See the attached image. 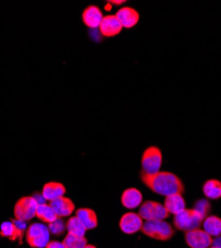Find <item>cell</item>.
<instances>
[{"label":"cell","instance_id":"obj_1","mask_svg":"<svg viewBox=\"0 0 221 248\" xmlns=\"http://www.w3.org/2000/svg\"><path fill=\"white\" fill-rule=\"evenodd\" d=\"M140 180L153 193L160 196H170L173 194H184L185 186L183 181L170 172H158L149 175L140 173Z\"/></svg>","mask_w":221,"mask_h":248},{"label":"cell","instance_id":"obj_2","mask_svg":"<svg viewBox=\"0 0 221 248\" xmlns=\"http://www.w3.org/2000/svg\"><path fill=\"white\" fill-rule=\"evenodd\" d=\"M140 232L158 241H168L175 234L173 227L169 222L160 219L146 220Z\"/></svg>","mask_w":221,"mask_h":248},{"label":"cell","instance_id":"obj_3","mask_svg":"<svg viewBox=\"0 0 221 248\" xmlns=\"http://www.w3.org/2000/svg\"><path fill=\"white\" fill-rule=\"evenodd\" d=\"M204 217L193 209H186L173 217L175 229L185 232L198 230L203 225Z\"/></svg>","mask_w":221,"mask_h":248},{"label":"cell","instance_id":"obj_4","mask_svg":"<svg viewBox=\"0 0 221 248\" xmlns=\"http://www.w3.org/2000/svg\"><path fill=\"white\" fill-rule=\"evenodd\" d=\"M25 236L28 245L32 248H45L50 241V231L47 225L35 222L27 227Z\"/></svg>","mask_w":221,"mask_h":248},{"label":"cell","instance_id":"obj_5","mask_svg":"<svg viewBox=\"0 0 221 248\" xmlns=\"http://www.w3.org/2000/svg\"><path fill=\"white\" fill-rule=\"evenodd\" d=\"M163 163V154L159 148L150 146L147 148L142 157V168L144 173L153 175L159 172Z\"/></svg>","mask_w":221,"mask_h":248},{"label":"cell","instance_id":"obj_6","mask_svg":"<svg viewBox=\"0 0 221 248\" xmlns=\"http://www.w3.org/2000/svg\"><path fill=\"white\" fill-rule=\"evenodd\" d=\"M27 230L26 221L19 220L16 218L4 221L0 226V236L9 239L10 241L19 240L21 244L24 233Z\"/></svg>","mask_w":221,"mask_h":248},{"label":"cell","instance_id":"obj_7","mask_svg":"<svg viewBox=\"0 0 221 248\" xmlns=\"http://www.w3.org/2000/svg\"><path fill=\"white\" fill-rule=\"evenodd\" d=\"M39 203L33 197H23L19 199L14 205V217L16 219L28 221L36 217Z\"/></svg>","mask_w":221,"mask_h":248},{"label":"cell","instance_id":"obj_8","mask_svg":"<svg viewBox=\"0 0 221 248\" xmlns=\"http://www.w3.org/2000/svg\"><path fill=\"white\" fill-rule=\"evenodd\" d=\"M170 213L166 209V206L154 201H147L140 204L138 210V216L145 220L160 219L165 220L170 217Z\"/></svg>","mask_w":221,"mask_h":248},{"label":"cell","instance_id":"obj_9","mask_svg":"<svg viewBox=\"0 0 221 248\" xmlns=\"http://www.w3.org/2000/svg\"><path fill=\"white\" fill-rule=\"evenodd\" d=\"M186 242L190 248H209L213 238L203 230H194L186 232Z\"/></svg>","mask_w":221,"mask_h":248},{"label":"cell","instance_id":"obj_10","mask_svg":"<svg viewBox=\"0 0 221 248\" xmlns=\"http://www.w3.org/2000/svg\"><path fill=\"white\" fill-rule=\"evenodd\" d=\"M144 222L136 213H127L119 219V229L126 234H134L142 230Z\"/></svg>","mask_w":221,"mask_h":248},{"label":"cell","instance_id":"obj_11","mask_svg":"<svg viewBox=\"0 0 221 248\" xmlns=\"http://www.w3.org/2000/svg\"><path fill=\"white\" fill-rule=\"evenodd\" d=\"M123 26L120 25L119 21L116 15H107L103 18L101 25L99 27L100 32L105 37H115L122 31Z\"/></svg>","mask_w":221,"mask_h":248},{"label":"cell","instance_id":"obj_12","mask_svg":"<svg viewBox=\"0 0 221 248\" xmlns=\"http://www.w3.org/2000/svg\"><path fill=\"white\" fill-rule=\"evenodd\" d=\"M116 17L123 28L127 29L135 27L139 20V14L132 7H123L119 9V11L116 13Z\"/></svg>","mask_w":221,"mask_h":248},{"label":"cell","instance_id":"obj_13","mask_svg":"<svg viewBox=\"0 0 221 248\" xmlns=\"http://www.w3.org/2000/svg\"><path fill=\"white\" fill-rule=\"evenodd\" d=\"M52 209L54 210L55 214L57 215L58 217H70L73 212L75 211V204L74 202L65 197L58 198L49 203Z\"/></svg>","mask_w":221,"mask_h":248},{"label":"cell","instance_id":"obj_14","mask_svg":"<svg viewBox=\"0 0 221 248\" xmlns=\"http://www.w3.org/2000/svg\"><path fill=\"white\" fill-rule=\"evenodd\" d=\"M82 18H83L84 24L87 27L96 29V28H99L100 25H101L104 16L101 9H100L98 6L91 5L84 10Z\"/></svg>","mask_w":221,"mask_h":248},{"label":"cell","instance_id":"obj_15","mask_svg":"<svg viewBox=\"0 0 221 248\" xmlns=\"http://www.w3.org/2000/svg\"><path fill=\"white\" fill-rule=\"evenodd\" d=\"M120 201L126 209L133 210L143 203V195L137 189L130 188L123 193Z\"/></svg>","mask_w":221,"mask_h":248},{"label":"cell","instance_id":"obj_16","mask_svg":"<svg viewBox=\"0 0 221 248\" xmlns=\"http://www.w3.org/2000/svg\"><path fill=\"white\" fill-rule=\"evenodd\" d=\"M66 194V188L65 186L61 183L57 182H50L44 185L42 195L44 199L48 202H52L58 198L64 197Z\"/></svg>","mask_w":221,"mask_h":248},{"label":"cell","instance_id":"obj_17","mask_svg":"<svg viewBox=\"0 0 221 248\" xmlns=\"http://www.w3.org/2000/svg\"><path fill=\"white\" fill-rule=\"evenodd\" d=\"M164 205L170 214L175 216L186 210V200L182 194H173L166 197Z\"/></svg>","mask_w":221,"mask_h":248},{"label":"cell","instance_id":"obj_18","mask_svg":"<svg viewBox=\"0 0 221 248\" xmlns=\"http://www.w3.org/2000/svg\"><path fill=\"white\" fill-rule=\"evenodd\" d=\"M76 217L83 223V225L85 226V229L87 231L94 230L98 226L97 214L91 209L82 208V209L77 210Z\"/></svg>","mask_w":221,"mask_h":248},{"label":"cell","instance_id":"obj_19","mask_svg":"<svg viewBox=\"0 0 221 248\" xmlns=\"http://www.w3.org/2000/svg\"><path fill=\"white\" fill-rule=\"evenodd\" d=\"M204 231L210 236L217 237L221 235V218L217 216H208L203 222Z\"/></svg>","mask_w":221,"mask_h":248},{"label":"cell","instance_id":"obj_20","mask_svg":"<svg viewBox=\"0 0 221 248\" xmlns=\"http://www.w3.org/2000/svg\"><path fill=\"white\" fill-rule=\"evenodd\" d=\"M203 192L207 199L219 200L221 198V182L216 179L207 180L204 184Z\"/></svg>","mask_w":221,"mask_h":248},{"label":"cell","instance_id":"obj_21","mask_svg":"<svg viewBox=\"0 0 221 248\" xmlns=\"http://www.w3.org/2000/svg\"><path fill=\"white\" fill-rule=\"evenodd\" d=\"M36 217L46 223H51L58 218L57 215L52 209V206L47 203H42L38 205V209L36 212Z\"/></svg>","mask_w":221,"mask_h":248},{"label":"cell","instance_id":"obj_22","mask_svg":"<svg viewBox=\"0 0 221 248\" xmlns=\"http://www.w3.org/2000/svg\"><path fill=\"white\" fill-rule=\"evenodd\" d=\"M66 230L69 233L78 235V236H85L86 229L83 223L80 221L77 217H71L66 222Z\"/></svg>","mask_w":221,"mask_h":248},{"label":"cell","instance_id":"obj_23","mask_svg":"<svg viewBox=\"0 0 221 248\" xmlns=\"http://www.w3.org/2000/svg\"><path fill=\"white\" fill-rule=\"evenodd\" d=\"M88 239L85 236H78L68 233L63 240L65 248H84L87 245Z\"/></svg>","mask_w":221,"mask_h":248},{"label":"cell","instance_id":"obj_24","mask_svg":"<svg viewBox=\"0 0 221 248\" xmlns=\"http://www.w3.org/2000/svg\"><path fill=\"white\" fill-rule=\"evenodd\" d=\"M193 210L198 212L204 218L208 217L210 211H211V204L208 200L206 199H200L195 202Z\"/></svg>","mask_w":221,"mask_h":248},{"label":"cell","instance_id":"obj_25","mask_svg":"<svg viewBox=\"0 0 221 248\" xmlns=\"http://www.w3.org/2000/svg\"><path fill=\"white\" fill-rule=\"evenodd\" d=\"M48 229L50 231V233L59 236L64 233L66 230V223L64 222V219L62 217H58L55 221L48 223Z\"/></svg>","mask_w":221,"mask_h":248},{"label":"cell","instance_id":"obj_26","mask_svg":"<svg viewBox=\"0 0 221 248\" xmlns=\"http://www.w3.org/2000/svg\"><path fill=\"white\" fill-rule=\"evenodd\" d=\"M45 248H65L63 242H60L57 240H50Z\"/></svg>","mask_w":221,"mask_h":248},{"label":"cell","instance_id":"obj_27","mask_svg":"<svg viewBox=\"0 0 221 248\" xmlns=\"http://www.w3.org/2000/svg\"><path fill=\"white\" fill-rule=\"evenodd\" d=\"M33 198L37 201V202L39 203V204H42V203H45V199H44V197H43V195L42 194H40V195H35V196H33Z\"/></svg>","mask_w":221,"mask_h":248},{"label":"cell","instance_id":"obj_28","mask_svg":"<svg viewBox=\"0 0 221 248\" xmlns=\"http://www.w3.org/2000/svg\"><path fill=\"white\" fill-rule=\"evenodd\" d=\"M212 246L216 247V248H221V235H219L213 239Z\"/></svg>","mask_w":221,"mask_h":248},{"label":"cell","instance_id":"obj_29","mask_svg":"<svg viewBox=\"0 0 221 248\" xmlns=\"http://www.w3.org/2000/svg\"><path fill=\"white\" fill-rule=\"evenodd\" d=\"M111 3H114L116 5H120V4L125 3V0H120V1H111Z\"/></svg>","mask_w":221,"mask_h":248},{"label":"cell","instance_id":"obj_30","mask_svg":"<svg viewBox=\"0 0 221 248\" xmlns=\"http://www.w3.org/2000/svg\"><path fill=\"white\" fill-rule=\"evenodd\" d=\"M84 248H97L96 246H94V245H90V244H87Z\"/></svg>","mask_w":221,"mask_h":248},{"label":"cell","instance_id":"obj_31","mask_svg":"<svg viewBox=\"0 0 221 248\" xmlns=\"http://www.w3.org/2000/svg\"><path fill=\"white\" fill-rule=\"evenodd\" d=\"M209 248H216V247H213V246H212V247H209Z\"/></svg>","mask_w":221,"mask_h":248}]
</instances>
